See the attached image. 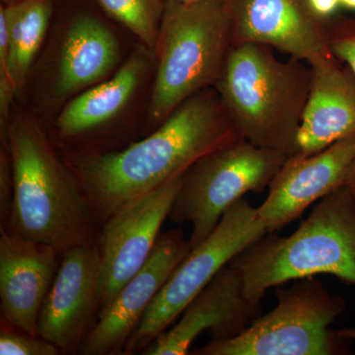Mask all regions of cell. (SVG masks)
Wrapping results in <instances>:
<instances>
[{
    "mask_svg": "<svg viewBox=\"0 0 355 355\" xmlns=\"http://www.w3.org/2000/svg\"><path fill=\"white\" fill-rule=\"evenodd\" d=\"M240 139L220 95L210 87L189 98L146 139L121 150L73 154L67 164L96 224H103L135 198Z\"/></svg>",
    "mask_w": 355,
    "mask_h": 355,
    "instance_id": "6da1fadb",
    "label": "cell"
},
{
    "mask_svg": "<svg viewBox=\"0 0 355 355\" xmlns=\"http://www.w3.org/2000/svg\"><path fill=\"white\" fill-rule=\"evenodd\" d=\"M1 146L10 153L14 205L7 233L51 245L64 254L97 240L94 217L73 172L39 121L11 114Z\"/></svg>",
    "mask_w": 355,
    "mask_h": 355,
    "instance_id": "7a4b0ae2",
    "label": "cell"
},
{
    "mask_svg": "<svg viewBox=\"0 0 355 355\" xmlns=\"http://www.w3.org/2000/svg\"><path fill=\"white\" fill-rule=\"evenodd\" d=\"M259 307L266 292L292 280L331 275L355 286V195L347 186L322 198L291 235L268 233L229 263Z\"/></svg>",
    "mask_w": 355,
    "mask_h": 355,
    "instance_id": "3957f363",
    "label": "cell"
},
{
    "mask_svg": "<svg viewBox=\"0 0 355 355\" xmlns=\"http://www.w3.org/2000/svg\"><path fill=\"white\" fill-rule=\"evenodd\" d=\"M266 44H236L216 89L243 139L291 156L311 85L304 60H279Z\"/></svg>",
    "mask_w": 355,
    "mask_h": 355,
    "instance_id": "277c9868",
    "label": "cell"
},
{
    "mask_svg": "<svg viewBox=\"0 0 355 355\" xmlns=\"http://www.w3.org/2000/svg\"><path fill=\"white\" fill-rule=\"evenodd\" d=\"M234 46L226 0L166 1L147 121L159 127L184 101L216 87Z\"/></svg>",
    "mask_w": 355,
    "mask_h": 355,
    "instance_id": "5b68a950",
    "label": "cell"
},
{
    "mask_svg": "<svg viewBox=\"0 0 355 355\" xmlns=\"http://www.w3.org/2000/svg\"><path fill=\"white\" fill-rule=\"evenodd\" d=\"M277 304L240 335L210 340L200 355H334L345 342L331 324L345 312V301L333 295L314 277L291 288H275Z\"/></svg>",
    "mask_w": 355,
    "mask_h": 355,
    "instance_id": "8992f818",
    "label": "cell"
},
{
    "mask_svg": "<svg viewBox=\"0 0 355 355\" xmlns=\"http://www.w3.org/2000/svg\"><path fill=\"white\" fill-rule=\"evenodd\" d=\"M288 157L240 139L191 166L169 216L176 223H191V249L205 241L223 214L246 193L260 195L268 189Z\"/></svg>",
    "mask_w": 355,
    "mask_h": 355,
    "instance_id": "52a82bcc",
    "label": "cell"
},
{
    "mask_svg": "<svg viewBox=\"0 0 355 355\" xmlns=\"http://www.w3.org/2000/svg\"><path fill=\"white\" fill-rule=\"evenodd\" d=\"M266 233L257 207L241 198L223 214L211 234L177 266L146 310L123 349L125 355L141 354L164 333L184 308L222 268Z\"/></svg>",
    "mask_w": 355,
    "mask_h": 355,
    "instance_id": "ba28073f",
    "label": "cell"
},
{
    "mask_svg": "<svg viewBox=\"0 0 355 355\" xmlns=\"http://www.w3.org/2000/svg\"><path fill=\"white\" fill-rule=\"evenodd\" d=\"M184 177L174 178L135 198L102 224L96 240L101 266L100 310L111 303L148 261Z\"/></svg>",
    "mask_w": 355,
    "mask_h": 355,
    "instance_id": "9c48e42d",
    "label": "cell"
},
{
    "mask_svg": "<svg viewBox=\"0 0 355 355\" xmlns=\"http://www.w3.org/2000/svg\"><path fill=\"white\" fill-rule=\"evenodd\" d=\"M101 266L97 242L62 254L38 318V336L62 354H78L94 328L100 310Z\"/></svg>",
    "mask_w": 355,
    "mask_h": 355,
    "instance_id": "30bf717a",
    "label": "cell"
},
{
    "mask_svg": "<svg viewBox=\"0 0 355 355\" xmlns=\"http://www.w3.org/2000/svg\"><path fill=\"white\" fill-rule=\"evenodd\" d=\"M190 251L181 229L161 233L146 265L121 287L109 305L99 311L94 328L78 354H123L154 298Z\"/></svg>",
    "mask_w": 355,
    "mask_h": 355,
    "instance_id": "8fae6325",
    "label": "cell"
},
{
    "mask_svg": "<svg viewBox=\"0 0 355 355\" xmlns=\"http://www.w3.org/2000/svg\"><path fill=\"white\" fill-rule=\"evenodd\" d=\"M236 44L272 46L308 64L335 57L326 39V21L309 0H226Z\"/></svg>",
    "mask_w": 355,
    "mask_h": 355,
    "instance_id": "7c38bea8",
    "label": "cell"
},
{
    "mask_svg": "<svg viewBox=\"0 0 355 355\" xmlns=\"http://www.w3.org/2000/svg\"><path fill=\"white\" fill-rule=\"evenodd\" d=\"M355 158V135L309 156H289L257 207L266 233L297 220L313 203L345 186Z\"/></svg>",
    "mask_w": 355,
    "mask_h": 355,
    "instance_id": "4fadbf2b",
    "label": "cell"
},
{
    "mask_svg": "<svg viewBox=\"0 0 355 355\" xmlns=\"http://www.w3.org/2000/svg\"><path fill=\"white\" fill-rule=\"evenodd\" d=\"M258 311L246 297L239 272L222 268L180 315L179 322L158 336L141 354L186 355L198 336L207 331L211 340L240 335Z\"/></svg>",
    "mask_w": 355,
    "mask_h": 355,
    "instance_id": "5bb4252c",
    "label": "cell"
},
{
    "mask_svg": "<svg viewBox=\"0 0 355 355\" xmlns=\"http://www.w3.org/2000/svg\"><path fill=\"white\" fill-rule=\"evenodd\" d=\"M62 253L51 245L1 232V319L38 336L40 311L57 275Z\"/></svg>",
    "mask_w": 355,
    "mask_h": 355,
    "instance_id": "9a60e30c",
    "label": "cell"
},
{
    "mask_svg": "<svg viewBox=\"0 0 355 355\" xmlns=\"http://www.w3.org/2000/svg\"><path fill=\"white\" fill-rule=\"evenodd\" d=\"M309 65L310 92L298 133L299 156L320 153L355 135L354 72L336 57Z\"/></svg>",
    "mask_w": 355,
    "mask_h": 355,
    "instance_id": "2e32d148",
    "label": "cell"
},
{
    "mask_svg": "<svg viewBox=\"0 0 355 355\" xmlns=\"http://www.w3.org/2000/svg\"><path fill=\"white\" fill-rule=\"evenodd\" d=\"M121 60L120 44L101 20L80 14L69 23L58 48L53 97L65 99L104 80Z\"/></svg>",
    "mask_w": 355,
    "mask_h": 355,
    "instance_id": "e0dca14e",
    "label": "cell"
},
{
    "mask_svg": "<svg viewBox=\"0 0 355 355\" xmlns=\"http://www.w3.org/2000/svg\"><path fill=\"white\" fill-rule=\"evenodd\" d=\"M150 51L146 48L137 51L110 78L72 98L55 121L58 139L76 141L116 118L141 85Z\"/></svg>",
    "mask_w": 355,
    "mask_h": 355,
    "instance_id": "ac0fdd59",
    "label": "cell"
},
{
    "mask_svg": "<svg viewBox=\"0 0 355 355\" xmlns=\"http://www.w3.org/2000/svg\"><path fill=\"white\" fill-rule=\"evenodd\" d=\"M55 0H15L1 3L0 19L6 24L11 71L18 91L48 32Z\"/></svg>",
    "mask_w": 355,
    "mask_h": 355,
    "instance_id": "d6986e66",
    "label": "cell"
},
{
    "mask_svg": "<svg viewBox=\"0 0 355 355\" xmlns=\"http://www.w3.org/2000/svg\"><path fill=\"white\" fill-rule=\"evenodd\" d=\"M105 12L128 28L146 49L154 51L165 0H96Z\"/></svg>",
    "mask_w": 355,
    "mask_h": 355,
    "instance_id": "ffe728a7",
    "label": "cell"
},
{
    "mask_svg": "<svg viewBox=\"0 0 355 355\" xmlns=\"http://www.w3.org/2000/svg\"><path fill=\"white\" fill-rule=\"evenodd\" d=\"M0 354L1 355H58L57 345L40 336L31 335L7 323L1 319L0 329Z\"/></svg>",
    "mask_w": 355,
    "mask_h": 355,
    "instance_id": "44dd1931",
    "label": "cell"
},
{
    "mask_svg": "<svg viewBox=\"0 0 355 355\" xmlns=\"http://www.w3.org/2000/svg\"><path fill=\"white\" fill-rule=\"evenodd\" d=\"M326 39L331 53L355 76V18L331 16L326 21Z\"/></svg>",
    "mask_w": 355,
    "mask_h": 355,
    "instance_id": "7402d4cb",
    "label": "cell"
},
{
    "mask_svg": "<svg viewBox=\"0 0 355 355\" xmlns=\"http://www.w3.org/2000/svg\"><path fill=\"white\" fill-rule=\"evenodd\" d=\"M14 205V177L10 153L0 148V232H7Z\"/></svg>",
    "mask_w": 355,
    "mask_h": 355,
    "instance_id": "603a6c76",
    "label": "cell"
},
{
    "mask_svg": "<svg viewBox=\"0 0 355 355\" xmlns=\"http://www.w3.org/2000/svg\"><path fill=\"white\" fill-rule=\"evenodd\" d=\"M309 3L315 13L324 19L335 15L338 7L342 6L340 0H309Z\"/></svg>",
    "mask_w": 355,
    "mask_h": 355,
    "instance_id": "cb8c5ba5",
    "label": "cell"
},
{
    "mask_svg": "<svg viewBox=\"0 0 355 355\" xmlns=\"http://www.w3.org/2000/svg\"><path fill=\"white\" fill-rule=\"evenodd\" d=\"M345 186H347L355 195V158L352 166H350L349 175H347Z\"/></svg>",
    "mask_w": 355,
    "mask_h": 355,
    "instance_id": "d4e9b609",
    "label": "cell"
},
{
    "mask_svg": "<svg viewBox=\"0 0 355 355\" xmlns=\"http://www.w3.org/2000/svg\"><path fill=\"white\" fill-rule=\"evenodd\" d=\"M336 331L340 338H345L347 340H355V329L345 328Z\"/></svg>",
    "mask_w": 355,
    "mask_h": 355,
    "instance_id": "484cf974",
    "label": "cell"
},
{
    "mask_svg": "<svg viewBox=\"0 0 355 355\" xmlns=\"http://www.w3.org/2000/svg\"><path fill=\"white\" fill-rule=\"evenodd\" d=\"M340 4L347 8L355 10V0H340Z\"/></svg>",
    "mask_w": 355,
    "mask_h": 355,
    "instance_id": "4316f807",
    "label": "cell"
},
{
    "mask_svg": "<svg viewBox=\"0 0 355 355\" xmlns=\"http://www.w3.org/2000/svg\"><path fill=\"white\" fill-rule=\"evenodd\" d=\"M165 1H174L178 2V3H193V2L202 1V0H165Z\"/></svg>",
    "mask_w": 355,
    "mask_h": 355,
    "instance_id": "83f0119b",
    "label": "cell"
},
{
    "mask_svg": "<svg viewBox=\"0 0 355 355\" xmlns=\"http://www.w3.org/2000/svg\"><path fill=\"white\" fill-rule=\"evenodd\" d=\"M15 1V0H1V3H8V2Z\"/></svg>",
    "mask_w": 355,
    "mask_h": 355,
    "instance_id": "f1b7e54d",
    "label": "cell"
}]
</instances>
